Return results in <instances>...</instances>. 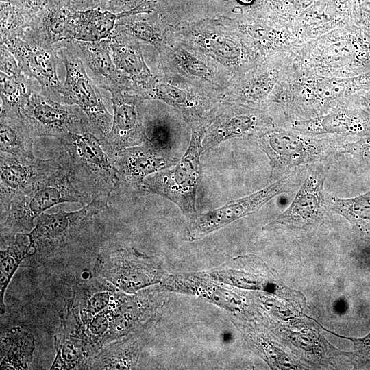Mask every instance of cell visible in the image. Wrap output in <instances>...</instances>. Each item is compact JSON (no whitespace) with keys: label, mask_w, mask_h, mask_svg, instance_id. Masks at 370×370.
<instances>
[{"label":"cell","mask_w":370,"mask_h":370,"mask_svg":"<svg viewBox=\"0 0 370 370\" xmlns=\"http://www.w3.org/2000/svg\"><path fill=\"white\" fill-rule=\"evenodd\" d=\"M241 1H249V0H241Z\"/></svg>","instance_id":"obj_39"},{"label":"cell","mask_w":370,"mask_h":370,"mask_svg":"<svg viewBox=\"0 0 370 370\" xmlns=\"http://www.w3.org/2000/svg\"><path fill=\"white\" fill-rule=\"evenodd\" d=\"M0 10V44L23 36L31 20L18 8L6 1H1Z\"/></svg>","instance_id":"obj_31"},{"label":"cell","mask_w":370,"mask_h":370,"mask_svg":"<svg viewBox=\"0 0 370 370\" xmlns=\"http://www.w3.org/2000/svg\"><path fill=\"white\" fill-rule=\"evenodd\" d=\"M70 42L100 87L110 92L131 89V82L122 75L114 63L108 38L95 42Z\"/></svg>","instance_id":"obj_18"},{"label":"cell","mask_w":370,"mask_h":370,"mask_svg":"<svg viewBox=\"0 0 370 370\" xmlns=\"http://www.w3.org/2000/svg\"><path fill=\"white\" fill-rule=\"evenodd\" d=\"M58 140L68 156L66 164L77 188L89 202L107 200L118 186V171L100 138L87 131L70 133Z\"/></svg>","instance_id":"obj_1"},{"label":"cell","mask_w":370,"mask_h":370,"mask_svg":"<svg viewBox=\"0 0 370 370\" xmlns=\"http://www.w3.org/2000/svg\"><path fill=\"white\" fill-rule=\"evenodd\" d=\"M117 14L97 8L74 10L69 23L68 41L95 42L107 38L114 29Z\"/></svg>","instance_id":"obj_24"},{"label":"cell","mask_w":370,"mask_h":370,"mask_svg":"<svg viewBox=\"0 0 370 370\" xmlns=\"http://www.w3.org/2000/svg\"><path fill=\"white\" fill-rule=\"evenodd\" d=\"M83 287L75 299L83 323L108 308L113 302L118 289L108 282L99 278Z\"/></svg>","instance_id":"obj_29"},{"label":"cell","mask_w":370,"mask_h":370,"mask_svg":"<svg viewBox=\"0 0 370 370\" xmlns=\"http://www.w3.org/2000/svg\"><path fill=\"white\" fill-rule=\"evenodd\" d=\"M182 62L184 68L191 74L201 77L208 76V68L199 60L188 55H183Z\"/></svg>","instance_id":"obj_37"},{"label":"cell","mask_w":370,"mask_h":370,"mask_svg":"<svg viewBox=\"0 0 370 370\" xmlns=\"http://www.w3.org/2000/svg\"><path fill=\"white\" fill-rule=\"evenodd\" d=\"M258 136V145L269 160L271 173L267 184L287 175L293 168L321 162L331 155L340 153L343 145L306 135L292 128L271 126Z\"/></svg>","instance_id":"obj_2"},{"label":"cell","mask_w":370,"mask_h":370,"mask_svg":"<svg viewBox=\"0 0 370 370\" xmlns=\"http://www.w3.org/2000/svg\"><path fill=\"white\" fill-rule=\"evenodd\" d=\"M205 41L209 49L221 58L236 59L241 53L238 45L225 38L214 36Z\"/></svg>","instance_id":"obj_34"},{"label":"cell","mask_w":370,"mask_h":370,"mask_svg":"<svg viewBox=\"0 0 370 370\" xmlns=\"http://www.w3.org/2000/svg\"><path fill=\"white\" fill-rule=\"evenodd\" d=\"M64 202L89 203L72 181L67 164L27 193L15 199L1 219V236L29 232L35 219L49 208Z\"/></svg>","instance_id":"obj_3"},{"label":"cell","mask_w":370,"mask_h":370,"mask_svg":"<svg viewBox=\"0 0 370 370\" xmlns=\"http://www.w3.org/2000/svg\"><path fill=\"white\" fill-rule=\"evenodd\" d=\"M35 349L34 336L21 327L8 331L1 338V368L27 369Z\"/></svg>","instance_id":"obj_26"},{"label":"cell","mask_w":370,"mask_h":370,"mask_svg":"<svg viewBox=\"0 0 370 370\" xmlns=\"http://www.w3.org/2000/svg\"><path fill=\"white\" fill-rule=\"evenodd\" d=\"M107 206V200L95 199L77 211L60 210L42 213L27 234L29 238V256L49 257L58 254L75 243L88 230L92 218Z\"/></svg>","instance_id":"obj_6"},{"label":"cell","mask_w":370,"mask_h":370,"mask_svg":"<svg viewBox=\"0 0 370 370\" xmlns=\"http://www.w3.org/2000/svg\"><path fill=\"white\" fill-rule=\"evenodd\" d=\"M328 208L345 217L360 233H370V190L352 198L327 196Z\"/></svg>","instance_id":"obj_30"},{"label":"cell","mask_w":370,"mask_h":370,"mask_svg":"<svg viewBox=\"0 0 370 370\" xmlns=\"http://www.w3.org/2000/svg\"><path fill=\"white\" fill-rule=\"evenodd\" d=\"M95 275L126 293H134L161 282L163 269L157 260L132 249L101 254Z\"/></svg>","instance_id":"obj_7"},{"label":"cell","mask_w":370,"mask_h":370,"mask_svg":"<svg viewBox=\"0 0 370 370\" xmlns=\"http://www.w3.org/2000/svg\"><path fill=\"white\" fill-rule=\"evenodd\" d=\"M291 128L302 134L317 136H340L370 134V120L359 112L342 104L320 115L308 119H295Z\"/></svg>","instance_id":"obj_16"},{"label":"cell","mask_w":370,"mask_h":370,"mask_svg":"<svg viewBox=\"0 0 370 370\" xmlns=\"http://www.w3.org/2000/svg\"><path fill=\"white\" fill-rule=\"evenodd\" d=\"M326 173L327 168L323 165L310 169L289 206L266 228L280 225L290 229H308L321 224L328 217L324 190Z\"/></svg>","instance_id":"obj_12"},{"label":"cell","mask_w":370,"mask_h":370,"mask_svg":"<svg viewBox=\"0 0 370 370\" xmlns=\"http://www.w3.org/2000/svg\"><path fill=\"white\" fill-rule=\"evenodd\" d=\"M158 286L162 291L199 295L230 311L240 310L242 304L236 295L217 286L202 273L170 275Z\"/></svg>","instance_id":"obj_22"},{"label":"cell","mask_w":370,"mask_h":370,"mask_svg":"<svg viewBox=\"0 0 370 370\" xmlns=\"http://www.w3.org/2000/svg\"><path fill=\"white\" fill-rule=\"evenodd\" d=\"M73 1H75V0H73Z\"/></svg>","instance_id":"obj_40"},{"label":"cell","mask_w":370,"mask_h":370,"mask_svg":"<svg viewBox=\"0 0 370 370\" xmlns=\"http://www.w3.org/2000/svg\"><path fill=\"white\" fill-rule=\"evenodd\" d=\"M38 83L23 73L8 75L0 72L1 114L22 115V110Z\"/></svg>","instance_id":"obj_28"},{"label":"cell","mask_w":370,"mask_h":370,"mask_svg":"<svg viewBox=\"0 0 370 370\" xmlns=\"http://www.w3.org/2000/svg\"><path fill=\"white\" fill-rule=\"evenodd\" d=\"M295 181L290 172L248 196L228 201L220 208L198 215L188 227L189 240H199L237 219L257 212L275 196L289 192Z\"/></svg>","instance_id":"obj_10"},{"label":"cell","mask_w":370,"mask_h":370,"mask_svg":"<svg viewBox=\"0 0 370 370\" xmlns=\"http://www.w3.org/2000/svg\"><path fill=\"white\" fill-rule=\"evenodd\" d=\"M55 347L56 354L51 369H83L95 354L74 297L62 313Z\"/></svg>","instance_id":"obj_15"},{"label":"cell","mask_w":370,"mask_h":370,"mask_svg":"<svg viewBox=\"0 0 370 370\" xmlns=\"http://www.w3.org/2000/svg\"><path fill=\"white\" fill-rule=\"evenodd\" d=\"M0 1H6L13 4L32 20L45 6L48 0H0Z\"/></svg>","instance_id":"obj_36"},{"label":"cell","mask_w":370,"mask_h":370,"mask_svg":"<svg viewBox=\"0 0 370 370\" xmlns=\"http://www.w3.org/2000/svg\"><path fill=\"white\" fill-rule=\"evenodd\" d=\"M35 136L60 139L70 133L91 132L88 119L78 106L58 101L38 84L22 110Z\"/></svg>","instance_id":"obj_8"},{"label":"cell","mask_w":370,"mask_h":370,"mask_svg":"<svg viewBox=\"0 0 370 370\" xmlns=\"http://www.w3.org/2000/svg\"><path fill=\"white\" fill-rule=\"evenodd\" d=\"M323 329L338 337L350 340L353 343V352L343 354L349 358L354 369H370V332L365 337L358 338L339 336L328 330Z\"/></svg>","instance_id":"obj_32"},{"label":"cell","mask_w":370,"mask_h":370,"mask_svg":"<svg viewBox=\"0 0 370 370\" xmlns=\"http://www.w3.org/2000/svg\"><path fill=\"white\" fill-rule=\"evenodd\" d=\"M340 154L349 156L362 169H370V134L352 143H344Z\"/></svg>","instance_id":"obj_33"},{"label":"cell","mask_w":370,"mask_h":370,"mask_svg":"<svg viewBox=\"0 0 370 370\" xmlns=\"http://www.w3.org/2000/svg\"><path fill=\"white\" fill-rule=\"evenodd\" d=\"M0 71L8 75L23 73L14 54L4 44H0Z\"/></svg>","instance_id":"obj_35"},{"label":"cell","mask_w":370,"mask_h":370,"mask_svg":"<svg viewBox=\"0 0 370 370\" xmlns=\"http://www.w3.org/2000/svg\"><path fill=\"white\" fill-rule=\"evenodd\" d=\"M118 171L119 184L139 186L147 177L172 166L177 160L169 158L147 143L127 148L111 156Z\"/></svg>","instance_id":"obj_17"},{"label":"cell","mask_w":370,"mask_h":370,"mask_svg":"<svg viewBox=\"0 0 370 370\" xmlns=\"http://www.w3.org/2000/svg\"><path fill=\"white\" fill-rule=\"evenodd\" d=\"M107 38L114 63L122 75L137 84L134 87L149 82L151 74L135 40L115 28Z\"/></svg>","instance_id":"obj_23"},{"label":"cell","mask_w":370,"mask_h":370,"mask_svg":"<svg viewBox=\"0 0 370 370\" xmlns=\"http://www.w3.org/2000/svg\"><path fill=\"white\" fill-rule=\"evenodd\" d=\"M73 0H48L31 20L23 37L36 43L52 46L68 41Z\"/></svg>","instance_id":"obj_19"},{"label":"cell","mask_w":370,"mask_h":370,"mask_svg":"<svg viewBox=\"0 0 370 370\" xmlns=\"http://www.w3.org/2000/svg\"><path fill=\"white\" fill-rule=\"evenodd\" d=\"M112 0H75L72 5L75 10H86L99 8L103 9L105 5Z\"/></svg>","instance_id":"obj_38"},{"label":"cell","mask_w":370,"mask_h":370,"mask_svg":"<svg viewBox=\"0 0 370 370\" xmlns=\"http://www.w3.org/2000/svg\"><path fill=\"white\" fill-rule=\"evenodd\" d=\"M271 119L250 108H238L217 120L206 131L202 140L203 152L227 140L252 134L271 127Z\"/></svg>","instance_id":"obj_20"},{"label":"cell","mask_w":370,"mask_h":370,"mask_svg":"<svg viewBox=\"0 0 370 370\" xmlns=\"http://www.w3.org/2000/svg\"><path fill=\"white\" fill-rule=\"evenodd\" d=\"M162 291L158 286L147 287L134 293L118 290L110 306V325L103 346L130 333L151 328L156 322L162 304Z\"/></svg>","instance_id":"obj_9"},{"label":"cell","mask_w":370,"mask_h":370,"mask_svg":"<svg viewBox=\"0 0 370 370\" xmlns=\"http://www.w3.org/2000/svg\"><path fill=\"white\" fill-rule=\"evenodd\" d=\"M1 44L14 54L25 75L34 79L45 93L60 101L63 84L57 73L60 59L56 45H40L23 36Z\"/></svg>","instance_id":"obj_14"},{"label":"cell","mask_w":370,"mask_h":370,"mask_svg":"<svg viewBox=\"0 0 370 370\" xmlns=\"http://www.w3.org/2000/svg\"><path fill=\"white\" fill-rule=\"evenodd\" d=\"M7 247L1 250L0 257V306L5 312V294L20 264L29 253V238L27 233H14L1 236Z\"/></svg>","instance_id":"obj_27"},{"label":"cell","mask_w":370,"mask_h":370,"mask_svg":"<svg viewBox=\"0 0 370 370\" xmlns=\"http://www.w3.org/2000/svg\"><path fill=\"white\" fill-rule=\"evenodd\" d=\"M36 137L23 114H0L1 152L17 157H34Z\"/></svg>","instance_id":"obj_25"},{"label":"cell","mask_w":370,"mask_h":370,"mask_svg":"<svg viewBox=\"0 0 370 370\" xmlns=\"http://www.w3.org/2000/svg\"><path fill=\"white\" fill-rule=\"evenodd\" d=\"M204 136L203 128H193L189 146L181 159L173 166L147 177L138 186L145 193L159 195L175 203L193 220L198 216L196 193L201 176L200 156Z\"/></svg>","instance_id":"obj_4"},{"label":"cell","mask_w":370,"mask_h":370,"mask_svg":"<svg viewBox=\"0 0 370 370\" xmlns=\"http://www.w3.org/2000/svg\"><path fill=\"white\" fill-rule=\"evenodd\" d=\"M56 46L66 71L60 101L81 108L88 119L91 132L101 138L111 129L112 115L107 110L95 82L88 75L86 66L71 42H61Z\"/></svg>","instance_id":"obj_5"},{"label":"cell","mask_w":370,"mask_h":370,"mask_svg":"<svg viewBox=\"0 0 370 370\" xmlns=\"http://www.w3.org/2000/svg\"><path fill=\"white\" fill-rule=\"evenodd\" d=\"M1 219L12 202L49 177L61 166L53 159L22 158L1 152Z\"/></svg>","instance_id":"obj_11"},{"label":"cell","mask_w":370,"mask_h":370,"mask_svg":"<svg viewBox=\"0 0 370 370\" xmlns=\"http://www.w3.org/2000/svg\"><path fill=\"white\" fill-rule=\"evenodd\" d=\"M147 330L130 333L104 345L86 362L83 369H135L146 342Z\"/></svg>","instance_id":"obj_21"},{"label":"cell","mask_w":370,"mask_h":370,"mask_svg":"<svg viewBox=\"0 0 370 370\" xmlns=\"http://www.w3.org/2000/svg\"><path fill=\"white\" fill-rule=\"evenodd\" d=\"M127 90L110 92L113 108L112 124L110 131L100 138L110 155L143 145L146 141L143 123L142 97L131 95Z\"/></svg>","instance_id":"obj_13"}]
</instances>
